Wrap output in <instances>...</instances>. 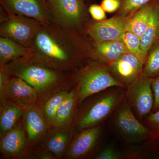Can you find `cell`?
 <instances>
[{
    "label": "cell",
    "instance_id": "cell-1",
    "mask_svg": "<svg viewBox=\"0 0 159 159\" xmlns=\"http://www.w3.org/2000/svg\"><path fill=\"white\" fill-rule=\"evenodd\" d=\"M30 59L58 70L69 73L89 59L90 40L85 34L53 20L42 24L30 47Z\"/></svg>",
    "mask_w": 159,
    "mask_h": 159
},
{
    "label": "cell",
    "instance_id": "cell-2",
    "mask_svg": "<svg viewBox=\"0 0 159 159\" xmlns=\"http://www.w3.org/2000/svg\"><path fill=\"white\" fill-rule=\"evenodd\" d=\"M10 75L19 77L30 84L43 103L54 93L63 89L72 77L58 70L24 57L6 64Z\"/></svg>",
    "mask_w": 159,
    "mask_h": 159
},
{
    "label": "cell",
    "instance_id": "cell-3",
    "mask_svg": "<svg viewBox=\"0 0 159 159\" xmlns=\"http://www.w3.org/2000/svg\"><path fill=\"white\" fill-rule=\"evenodd\" d=\"M76 72L74 79L77 84V104L111 88H126L112 75L105 64L92 60Z\"/></svg>",
    "mask_w": 159,
    "mask_h": 159
},
{
    "label": "cell",
    "instance_id": "cell-4",
    "mask_svg": "<svg viewBox=\"0 0 159 159\" xmlns=\"http://www.w3.org/2000/svg\"><path fill=\"white\" fill-rule=\"evenodd\" d=\"M123 88L108 90L83 111L77 122V127L80 130L98 125L119 107L125 97Z\"/></svg>",
    "mask_w": 159,
    "mask_h": 159
},
{
    "label": "cell",
    "instance_id": "cell-5",
    "mask_svg": "<svg viewBox=\"0 0 159 159\" xmlns=\"http://www.w3.org/2000/svg\"><path fill=\"white\" fill-rule=\"evenodd\" d=\"M4 11L1 18L0 36L30 48L31 41L42 25L37 20Z\"/></svg>",
    "mask_w": 159,
    "mask_h": 159
},
{
    "label": "cell",
    "instance_id": "cell-6",
    "mask_svg": "<svg viewBox=\"0 0 159 159\" xmlns=\"http://www.w3.org/2000/svg\"><path fill=\"white\" fill-rule=\"evenodd\" d=\"M51 9L55 22L83 34L91 20L85 0H59Z\"/></svg>",
    "mask_w": 159,
    "mask_h": 159
},
{
    "label": "cell",
    "instance_id": "cell-7",
    "mask_svg": "<svg viewBox=\"0 0 159 159\" xmlns=\"http://www.w3.org/2000/svg\"><path fill=\"white\" fill-rule=\"evenodd\" d=\"M118 107L114 124L119 134L126 142L135 143L152 139V132L137 119L133 111L124 98Z\"/></svg>",
    "mask_w": 159,
    "mask_h": 159
},
{
    "label": "cell",
    "instance_id": "cell-8",
    "mask_svg": "<svg viewBox=\"0 0 159 159\" xmlns=\"http://www.w3.org/2000/svg\"><path fill=\"white\" fill-rule=\"evenodd\" d=\"M152 79L142 74L126 87L125 99L140 119L148 116L153 108Z\"/></svg>",
    "mask_w": 159,
    "mask_h": 159
},
{
    "label": "cell",
    "instance_id": "cell-9",
    "mask_svg": "<svg viewBox=\"0 0 159 159\" xmlns=\"http://www.w3.org/2000/svg\"><path fill=\"white\" fill-rule=\"evenodd\" d=\"M127 18L116 13L111 18L100 21L91 20L84 34L91 41L95 43L122 40L126 31Z\"/></svg>",
    "mask_w": 159,
    "mask_h": 159
},
{
    "label": "cell",
    "instance_id": "cell-10",
    "mask_svg": "<svg viewBox=\"0 0 159 159\" xmlns=\"http://www.w3.org/2000/svg\"><path fill=\"white\" fill-rule=\"evenodd\" d=\"M0 3L1 7L7 13L31 18L43 24L54 20L46 0H0Z\"/></svg>",
    "mask_w": 159,
    "mask_h": 159
},
{
    "label": "cell",
    "instance_id": "cell-11",
    "mask_svg": "<svg viewBox=\"0 0 159 159\" xmlns=\"http://www.w3.org/2000/svg\"><path fill=\"white\" fill-rule=\"evenodd\" d=\"M7 101L26 110L33 107L39 101L37 92L25 80L10 75L6 87Z\"/></svg>",
    "mask_w": 159,
    "mask_h": 159
},
{
    "label": "cell",
    "instance_id": "cell-12",
    "mask_svg": "<svg viewBox=\"0 0 159 159\" xmlns=\"http://www.w3.org/2000/svg\"><path fill=\"white\" fill-rule=\"evenodd\" d=\"M107 66L112 75L126 88L142 75L144 64L135 55L128 52Z\"/></svg>",
    "mask_w": 159,
    "mask_h": 159
},
{
    "label": "cell",
    "instance_id": "cell-13",
    "mask_svg": "<svg viewBox=\"0 0 159 159\" xmlns=\"http://www.w3.org/2000/svg\"><path fill=\"white\" fill-rule=\"evenodd\" d=\"M129 52L122 40L95 43L90 40L89 57L91 60L109 64Z\"/></svg>",
    "mask_w": 159,
    "mask_h": 159
},
{
    "label": "cell",
    "instance_id": "cell-14",
    "mask_svg": "<svg viewBox=\"0 0 159 159\" xmlns=\"http://www.w3.org/2000/svg\"><path fill=\"white\" fill-rule=\"evenodd\" d=\"M101 130V127L98 125L81 130L70 145L67 157L78 159L86 156L97 144Z\"/></svg>",
    "mask_w": 159,
    "mask_h": 159
},
{
    "label": "cell",
    "instance_id": "cell-15",
    "mask_svg": "<svg viewBox=\"0 0 159 159\" xmlns=\"http://www.w3.org/2000/svg\"><path fill=\"white\" fill-rule=\"evenodd\" d=\"M23 126L30 143L34 144L39 141L45 134L48 124L42 108L37 104L24 110Z\"/></svg>",
    "mask_w": 159,
    "mask_h": 159
},
{
    "label": "cell",
    "instance_id": "cell-16",
    "mask_svg": "<svg viewBox=\"0 0 159 159\" xmlns=\"http://www.w3.org/2000/svg\"><path fill=\"white\" fill-rule=\"evenodd\" d=\"M1 138V153L7 157L20 155L25 149L29 142L24 126L20 122Z\"/></svg>",
    "mask_w": 159,
    "mask_h": 159
},
{
    "label": "cell",
    "instance_id": "cell-17",
    "mask_svg": "<svg viewBox=\"0 0 159 159\" xmlns=\"http://www.w3.org/2000/svg\"><path fill=\"white\" fill-rule=\"evenodd\" d=\"M77 96L76 87L69 91L60 105L52 125L55 129L67 130L73 119L77 103Z\"/></svg>",
    "mask_w": 159,
    "mask_h": 159
},
{
    "label": "cell",
    "instance_id": "cell-18",
    "mask_svg": "<svg viewBox=\"0 0 159 159\" xmlns=\"http://www.w3.org/2000/svg\"><path fill=\"white\" fill-rule=\"evenodd\" d=\"M156 0H153L127 17L126 24V31H129L141 37L150 22L152 14Z\"/></svg>",
    "mask_w": 159,
    "mask_h": 159
},
{
    "label": "cell",
    "instance_id": "cell-19",
    "mask_svg": "<svg viewBox=\"0 0 159 159\" xmlns=\"http://www.w3.org/2000/svg\"><path fill=\"white\" fill-rule=\"evenodd\" d=\"M32 49L14 41L0 37V65L6 64L24 57H31Z\"/></svg>",
    "mask_w": 159,
    "mask_h": 159
},
{
    "label": "cell",
    "instance_id": "cell-20",
    "mask_svg": "<svg viewBox=\"0 0 159 159\" xmlns=\"http://www.w3.org/2000/svg\"><path fill=\"white\" fill-rule=\"evenodd\" d=\"M24 111L21 108L9 101H7L4 106L1 107V138L19 123L20 119L23 116Z\"/></svg>",
    "mask_w": 159,
    "mask_h": 159
},
{
    "label": "cell",
    "instance_id": "cell-21",
    "mask_svg": "<svg viewBox=\"0 0 159 159\" xmlns=\"http://www.w3.org/2000/svg\"><path fill=\"white\" fill-rule=\"evenodd\" d=\"M159 39V17L155 4L152 14L150 22L145 32L140 37L142 51L147 55L151 48Z\"/></svg>",
    "mask_w": 159,
    "mask_h": 159
},
{
    "label": "cell",
    "instance_id": "cell-22",
    "mask_svg": "<svg viewBox=\"0 0 159 159\" xmlns=\"http://www.w3.org/2000/svg\"><path fill=\"white\" fill-rule=\"evenodd\" d=\"M69 139L67 130L55 129L46 142V149L54 157H61L65 152Z\"/></svg>",
    "mask_w": 159,
    "mask_h": 159
},
{
    "label": "cell",
    "instance_id": "cell-23",
    "mask_svg": "<svg viewBox=\"0 0 159 159\" xmlns=\"http://www.w3.org/2000/svg\"><path fill=\"white\" fill-rule=\"evenodd\" d=\"M69 91L66 89L57 91L43 103L42 108L49 125H53L57 110Z\"/></svg>",
    "mask_w": 159,
    "mask_h": 159
},
{
    "label": "cell",
    "instance_id": "cell-24",
    "mask_svg": "<svg viewBox=\"0 0 159 159\" xmlns=\"http://www.w3.org/2000/svg\"><path fill=\"white\" fill-rule=\"evenodd\" d=\"M142 74L150 78L159 75V39L148 52Z\"/></svg>",
    "mask_w": 159,
    "mask_h": 159
},
{
    "label": "cell",
    "instance_id": "cell-25",
    "mask_svg": "<svg viewBox=\"0 0 159 159\" xmlns=\"http://www.w3.org/2000/svg\"><path fill=\"white\" fill-rule=\"evenodd\" d=\"M122 40L129 52L135 55L144 64L147 55L143 52L141 48L140 38L132 32L126 31Z\"/></svg>",
    "mask_w": 159,
    "mask_h": 159
},
{
    "label": "cell",
    "instance_id": "cell-26",
    "mask_svg": "<svg viewBox=\"0 0 159 159\" xmlns=\"http://www.w3.org/2000/svg\"><path fill=\"white\" fill-rule=\"evenodd\" d=\"M152 1L153 0H120L121 6L117 13L128 17L142 6Z\"/></svg>",
    "mask_w": 159,
    "mask_h": 159
},
{
    "label": "cell",
    "instance_id": "cell-27",
    "mask_svg": "<svg viewBox=\"0 0 159 159\" xmlns=\"http://www.w3.org/2000/svg\"><path fill=\"white\" fill-rule=\"evenodd\" d=\"M6 64L0 65V99L1 107L7 102L6 96V87L7 80L10 77Z\"/></svg>",
    "mask_w": 159,
    "mask_h": 159
},
{
    "label": "cell",
    "instance_id": "cell-28",
    "mask_svg": "<svg viewBox=\"0 0 159 159\" xmlns=\"http://www.w3.org/2000/svg\"><path fill=\"white\" fill-rule=\"evenodd\" d=\"M145 122L152 132V139L159 138V109L147 116Z\"/></svg>",
    "mask_w": 159,
    "mask_h": 159
},
{
    "label": "cell",
    "instance_id": "cell-29",
    "mask_svg": "<svg viewBox=\"0 0 159 159\" xmlns=\"http://www.w3.org/2000/svg\"><path fill=\"white\" fill-rule=\"evenodd\" d=\"M123 156L121 152L112 147H107L97 155V159H120Z\"/></svg>",
    "mask_w": 159,
    "mask_h": 159
},
{
    "label": "cell",
    "instance_id": "cell-30",
    "mask_svg": "<svg viewBox=\"0 0 159 159\" xmlns=\"http://www.w3.org/2000/svg\"><path fill=\"white\" fill-rule=\"evenodd\" d=\"M88 11L94 20L100 21L107 19L106 12L100 5L92 4L89 7Z\"/></svg>",
    "mask_w": 159,
    "mask_h": 159
},
{
    "label": "cell",
    "instance_id": "cell-31",
    "mask_svg": "<svg viewBox=\"0 0 159 159\" xmlns=\"http://www.w3.org/2000/svg\"><path fill=\"white\" fill-rule=\"evenodd\" d=\"M100 6L106 12L114 13L120 9L121 2L120 0H102Z\"/></svg>",
    "mask_w": 159,
    "mask_h": 159
},
{
    "label": "cell",
    "instance_id": "cell-32",
    "mask_svg": "<svg viewBox=\"0 0 159 159\" xmlns=\"http://www.w3.org/2000/svg\"><path fill=\"white\" fill-rule=\"evenodd\" d=\"M151 87L154 98L153 108L156 111L159 109V75L152 78Z\"/></svg>",
    "mask_w": 159,
    "mask_h": 159
},
{
    "label": "cell",
    "instance_id": "cell-33",
    "mask_svg": "<svg viewBox=\"0 0 159 159\" xmlns=\"http://www.w3.org/2000/svg\"><path fill=\"white\" fill-rule=\"evenodd\" d=\"M46 1L48 2L49 6H50L51 8V7L54 6V5H56V4L59 2V0H46Z\"/></svg>",
    "mask_w": 159,
    "mask_h": 159
},
{
    "label": "cell",
    "instance_id": "cell-34",
    "mask_svg": "<svg viewBox=\"0 0 159 159\" xmlns=\"http://www.w3.org/2000/svg\"><path fill=\"white\" fill-rule=\"evenodd\" d=\"M156 7L157 11L159 17V0H156Z\"/></svg>",
    "mask_w": 159,
    "mask_h": 159
}]
</instances>
